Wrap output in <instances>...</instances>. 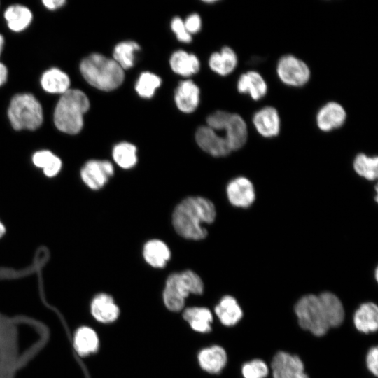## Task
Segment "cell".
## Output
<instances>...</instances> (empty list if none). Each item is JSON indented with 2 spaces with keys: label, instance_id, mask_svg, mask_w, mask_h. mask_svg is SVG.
Here are the masks:
<instances>
[{
  "label": "cell",
  "instance_id": "cell-1",
  "mask_svg": "<svg viewBox=\"0 0 378 378\" xmlns=\"http://www.w3.org/2000/svg\"><path fill=\"white\" fill-rule=\"evenodd\" d=\"M214 204L202 197H189L175 208L172 223L176 232L184 238L200 240L206 237L204 224L212 223L216 218Z\"/></svg>",
  "mask_w": 378,
  "mask_h": 378
},
{
  "label": "cell",
  "instance_id": "cell-2",
  "mask_svg": "<svg viewBox=\"0 0 378 378\" xmlns=\"http://www.w3.org/2000/svg\"><path fill=\"white\" fill-rule=\"evenodd\" d=\"M90 108V101L85 92L69 89L59 99L54 111V123L62 132L79 133L84 124L83 116Z\"/></svg>",
  "mask_w": 378,
  "mask_h": 378
},
{
  "label": "cell",
  "instance_id": "cell-3",
  "mask_svg": "<svg viewBox=\"0 0 378 378\" xmlns=\"http://www.w3.org/2000/svg\"><path fill=\"white\" fill-rule=\"evenodd\" d=\"M80 71L90 85L103 91L118 88L125 78L124 70L113 59L99 53L84 58L80 64Z\"/></svg>",
  "mask_w": 378,
  "mask_h": 378
},
{
  "label": "cell",
  "instance_id": "cell-4",
  "mask_svg": "<svg viewBox=\"0 0 378 378\" xmlns=\"http://www.w3.org/2000/svg\"><path fill=\"white\" fill-rule=\"evenodd\" d=\"M204 284L195 272L186 270L172 274L167 279L162 300L165 307L172 312L181 311L186 299L190 294L201 295Z\"/></svg>",
  "mask_w": 378,
  "mask_h": 378
},
{
  "label": "cell",
  "instance_id": "cell-5",
  "mask_svg": "<svg viewBox=\"0 0 378 378\" xmlns=\"http://www.w3.org/2000/svg\"><path fill=\"white\" fill-rule=\"evenodd\" d=\"M7 113L11 126L18 131L36 130L43 121L42 106L30 93H20L13 96Z\"/></svg>",
  "mask_w": 378,
  "mask_h": 378
},
{
  "label": "cell",
  "instance_id": "cell-6",
  "mask_svg": "<svg viewBox=\"0 0 378 378\" xmlns=\"http://www.w3.org/2000/svg\"><path fill=\"white\" fill-rule=\"evenodd\" d=\"M294 312L300 328L316 337L324 336L330 329L316 295L301 297L294 306Z\"/></svg>",
  "mask_w": 378,
  "mask_h": 378
},
{
  "label": "cell",
  "instance_id": "cell-7",
  "mask_svg": "<svg viewBox=\"0 0 378 378\" xmlns=\"http://www.w3.org/2000/svg\"><path fill=\"white\" fill-rule=\"evenodd\" d=\"M207 126L215 131H225V138L232 151L239 149L246 142L247 126L244 119L237 113L218 111L208 116Z\"/></svg>",
  "mask_w": 378,
  "mask_h": 378
},
{
  "label": "cell",
  "instance_id": "cell-8",
  "mask_svg": "<svg viewBox=\"0 0 378 378\" xmlns=\"http://www.w3.org/2000/svg\"><path fill=\"white\" fill-rule=\"evenodd\" d=\"M276 73L282 83L291 87L304 85L311 74L304 62L291 55L281 57L277 63Z\"/></svg>",
  "mask_w": 378,
  "mask_h": 378
},
{
  "label": "cell",
  "instance_id": "cell-9",
  "mask_svg": "<svg viewBox=\"0 0 378 378\" xmlns=\"http://www.w3.org/2000/svg\"><path fill=\"white\" fill-rule=\"evenodd\" d=\"M270 368L272 378H309L301 358L287 351L276 352Z\"/></svg>",
  "mask_w": 378,
  "mask_h": 378
},
{
  "label": "cell",
  "instance_id": "cell-10",
  "mask_svg": "<svg viewBox=\"0 0 378 378\" xmlns=\"http://www.w3.org/2000/svg\"><path fill=\"white\" fill-rule=\"evenodd\" d=\"M114 174L112 163L108 160H90L82 167L80 176L89 188L98 190L103 188Z\"/></svg>",
  "mask_w": 378,
  "mask_h": 378
},
{
  "label": "cell",
  "instance_id": "cell-11",
  "mask_svg": "<svg viewBox=\"0 0 378 378\" xmlns=\"http://www.w3.org/2000/svg\"><path fill=\"white\" fill-rule=\"evenodd\" d=\"M195 139L203 150L215 157L225 156L232 151L227 140L208 126L197 129Z\"/></svg>",
  "mask_w": 378,
  "mask_h": 378
},
{
  "label": "cell",
  "instance_id": "cell-12",
  "mask_svg": "<svg viewBox=\"0 0 378 378\" xmlns=\"http://www.w3.org/2000/svg\"><path fill=\"white\" fill-rule=\"evenodd\" d=\"M346 118L343 106L337 102H330L323 105L316 115L318 127L323 132H330L342 127Z\"/></svg>",
  "mask_w": 378,
  "mask_h": 378
},
{
  "label": "cell",
  "instance_id": "cell-13",
  "mask_svg": "<svg viewBox=\"0 0 378 378\" xmlns=\"http://www.w3.org/2000/svg\"><path fill=\"white\" fill-rule=\"evenodd\" d=\"M227 195L230 202L237 207H248L255 198L254 187L245 177L231 181L227 187Z\"/></svg>",
  "mask_w": 378,
  "mask_h": 378
},
{
  "label": "cell",
  "instance_id": "cell-14",
  "mask_svg": "<svg viewBox=\"0 0 378 378\" xmlns=\"http://www.w3.org/2000/svg\"><path fill=\"white\" fill-rule=\"evenodd\" d=\"M253 124L258 132L264 137L277 136L280 131L279 113L272 106H265L254 113Z\"/></svg>",
  "mask_w": 378,
  "mask_h": 378
},
{
  "label": "cell",
  "instance_id": "cell-15",
  "mask_svg": "<svg viewBox=\"0 0 378 378\" xmlns=\"http://www.w3.org/2000/svg\"><path fill=\"white\" fill-rule=\"evenodd\" d=\"M200 368L209 374H218L226 366L227 354L223 347L213 345L202 349L197 356Z\"/></svg>",
  "mask_w": 378,
  "mask_h": 378
},
{
  "label": "cell",
  "instance_id": "cell-16",
  "mask_svg": "<svg viewBox=\"0 0 378 378\" xmlns=\"http://www.w3.org/2000/svg\"><path fill=\"white\" fill-rule=\"evenodd\" d=\"M92 316L102 323H111L120 315L119 307L113 298L106 293H99L92 300L90 305Z\"/></svg>",
  "mask_w": 378,
  "mask_h": 378
},
{
  "label": "cell",
  "instance_id": "cell-17",
  "mask_svg": "<svg viewBox=\"0 0 378 378\" xmlns=\"http://www.w3.org/2000/svg\"><path fill=\"white\" fill-rule=\"evenodd\" d=\"M353 323L355 328L363 334H370L378 329V307L373 302L362 303L354 312Z\"/></svg>",
  "mask_w": 378,
  "mask_h": 378
},
{
  "label": "cell",
  "instance_id": "cell-18",
  "mask_svg": "<svg viewBox=\"0 0 378 378\" xmlns=\"http://www.w3.org/2000/svg\"><path fill=\"white\" fill-rule=\"evenodd\" d=\"M174 99L178 109L184 113L193 112L200 101V89L190 80L181 82L176 90Z\"/></svg>",
  "mask_w": 378,
  "mask_h": 378
},
{
  "label": "cell",
  "instance_id": "cell-19",
  "mask_svg": "<svg viewBox=\"0 0 378 378\" xmlns=\"http://www.w3.org/2000/svg\"><path fill=\"white\" fill-rule=\"evenodd\" d=\"M214 312L219 321L227 327L237 325L244 315L237 300L231 295L223 296L215 307Z\"/></svg>",
  "mask_w": 378,
  "mask_h": 378
},
{
  "label": "cell",
  "instance_id": "cell-20",
  "mask_svg": "<svg viewBox=\"0 0 378 378\" xmlns=\"http://www.w3.org/2000/svg\"><path fill=\"white\" fill-rule=\"evenodd\" d=\"M318 296L330 328L341 326L345 318V310L339 297L328 291L321 293Z\"/></svg>",
  "mask_w": 378,
  "mask_h": 378
},
{
  "label": "cell",
  "instance_id": "cell-21",
  "mask_svg": "<svg viewBox=\"0 0 378 378\" xmlns=\"http://www.w3.org/2000/svg\"><path fill=\"white\" fill-rule=\"evenodd\" d=\"M237 90L240 93L248 94L253 100H259L266 95L267 85L259 73L249 71L240 76Z\"/></svg>",
  "mask_w": 378,
  "mask_h": 378
},
{
  "label": "cell",
  "instance_id": "cell-22",
  "mask_svg": "<svg viewBox=\"0 0 378 378\" xmlns=\"http://www.w3.org/2000/svg\"><path fill=\"white\" fill-rule=\"evenodd\" d=\"M40 83L46 92L62 94L70 89L71 80L64 71L52 67L43 72Z\"/></svg>",
  "mask_w": 378,
  "mask_h": 378
},
{
  "label": "cell",
  "instance_id": "cell-23",
  "mask_svg": "<svg viewBox=\"0 0 378 378\" xmlns=\"http://www.w3.org/2000/svg\"><path fill=\"white\" fill-rule=\"evenodd\" d=\"M183 319L190 327L200 333H207L211 330L214 316L206 307H192L184 309Z\"/></svg>",
  "mask_w": 378,
  "mask_h": 378
},
{
  "label": "cell",
  "instance_id": "cell-24",
  "mask_svg": "<svg viewBox=\"0 0 378 378\" xmlns=\"http://www.w3.org/2000/svg\"><path fill=\"white\" fill-rule=\"evenodd\" d=\"M4 16L8 28L15 32H20L27 29L33 19L31 10L20 4L8 6L5 10Z\"/></svg>",
  "mask_w": 378,
  "mask_h": 378
},
{
  "label": "cell",
  "instance_id": "cell-25",
  "mask_svg": "<svg viewBox=\"0 0 378 378\" xmlns=\"http://www.w3.org/2000/svg\"><path fill=\"white\" fill-rule=\"evenodd\" d=\"M143 255L148 264L153 267L162 268L170 259L171 252L164 242L153 239L144 245Z\"/></svg>",
  "mask_w": 378,
  "mask_h": 378
},
{
  "label": "cell",
  "instance_id": "cell-26",
  "mask_svg": "<svg viewBox=\"0 0 378 378\" xmlns=\"http://www.w3.org/2000/svg\"><path fill=\"white\" fill-rule=\"evenodd\" d=\"M237 57L234 51L227 47H223L220 52L212 54L209 60L210 68L220 76H227L232 73L237 65Z\"/></svg>",
  "mask_w": 378,
  "mask_h": 378
},
{
  "label": "cell",
  "instance_id": "cell-27",
  "mask_svg": "<svg viewBox=\"0 0 378 378\" xmlns=\"http://www.w3.org/2000/svg\"><path fill=\"white\" fill-rule=\"evenodd\" d=\"M99 341L97 332L90 327L79 328L74 335V345L80 356L95 353L99 348Z\"/></svg>",
  "mask_w": 378,
  "mask_h": 378
},
{
  "label": "cell",
  "instance_id": "cell-28",
  "mask_svg": "<svg viewBox=\"0 0 378 378\" xmlns=\"http://www.w3.org/2000/svg\"><path fill=\"white\" fill-rule=\"evenodd\" d=\"M172 69L177 74L190 76L196 74L200 69V61L193 54L184 50L174 52L170 58Z\"/></svg>",
  "mask_w": 378,
  "mask_h": 378
},
{
  "label": "cell",
  "instance_id": "cell-29",
  "mask_svg": "<svg viewBox=\"0 0 378 378\" xmlns=\"http://www.w3.org/2000/svg\"><path fill=\"white\" fill-rule=\"evenodd\" d=\"M140 49L138 43L128 41L118 43L113 50V59L124 70L134 66L135 52Z\"/></svg>",
  "mask_w": 378,
  "mask_h": 378
},
{
  "label": "cell",
  "instance_id": "cell-30",
  "mask_svg": "<svg viewBox=\"0 0 378 378\" xmlns=\"http://www.w3.org/2000/svg\"><path fill=\"white\" fill-rule=\"evenodd\" d=\"M112 155L115 163L123 169H130L137 162L136 148L128 142H121L114 146Z\"/></svg>",
  "mask_w": 378,
  "mask_h": 378
},
{
  "label": "cell",
  "instance_id": "cell-31",
  "mask_svg": "<svg viewBox=\"0 0 378 378\" xmlns=\"http://www.w3.org/2000/svg\"><path fill=\"white\" fill-rule=\"evenodd\" d=\"M354 168L356 172L368 180H374L378 175V159L360 153L355 158Z\"/></svg>",
  "mask_w": 378,
  "mask_h": 378
},
{
  "label": "cell",
  "instance_id": "cell-32",
  "mask_svg": "<svg viewBox=\"0 0 378 378\" xmlns=\"http://www.w3.org/2000/svg\"><path fill=\"white\" fill-rule=\"evenodd\" d=\"M160 85L161 79L159 76L150 72H144L136 83L135 90L140 97L148 99L153 96Z\"/></svg>",
  "mask_w": 378,
  "mask_h": 378
},
{
  "label": "cell",
  "instance_id": "cell-33",
  "mask_svg": "<svg viewBox=\"0 0 378 378\" xmlns=\"http://www.w3.org/2000/svg\"><path fill=\"white\" fill-rule=\"evenodd\" d=\"M270 370L263 360L254 358L242 365L241 372L244 378H266L270 374Z\"/></svg>",
  "mask_w": 378,
  "mask_h": 378
},
{
  "label": "cell",
  "instance_id": "cell-34",
  "mask_svg": "<svg viewBox=\"0 0 378 378\" xmlns=\"http://www.w3.org/2000/svg\"><path fill=\"white\" fill-rule=\"evenodd\" d=\"M171 27L177 38L183 43H190L192 41L191 35L186 30L183 21L178 17L173 18Z\"/></svg>",
  "mask_w": 378,
  "mask_h": 378
},
{
  "label": "cell",
  "instance_id": "cell-35",
  "mask_svg": "<svg viewBox=\"0 0 378 378\" xmlns=\"http://www.w3.org/2000/svg\"><path fill=\"white\" fill-rule=\"evenodd\" d=\"M55 154L49 150L36 151L31 157L33 164L41 169L45 168L54 158Z\"/></svg>",
  "mask_w": 378,
  "mask_h": 378
},
{
  "label": "cell",
  "instance_id": "cell-36",
  "mask_svg": "<svg viewBox=\"0 0 378 378\" xmlns=\"http://www.w3.org/2000/svg\"><path fill=\"white\" fill-rule=\"evenodd\" d=\"M365 364L368 371L374 376L378 374V348L372 346L367 352Z\"/></svg>",
  "mask_w": 378,
  "mask_h": 378
},
{
  "label": "cell",
  "instance_id": "cell-37",
  "mask_svg": "<svg viewBox=\"0 0 378 378\" xmlns=\"http://www.w3.org/2000/svg\"><path fill=\"white\" fill-rule=\"evenodd\" d=\"M62 168V161L59 156L55 155L52 161L42 171L46 177L53 178L59 174Z\"/></svg>",
  "mask_w": 378,
  "mask_h": 378
},
{
  "label": "cell",
  "instance_id": "cell-38",
  "mask_svg": "<svg viewBox=\"0 0 378 378\" xmlns=\"http://www.w3.org/2000/svg\"><path fill=\"white\" fill-rule=\"evenodd\" d=\"M201 22L200 17L196 13L191 14L183 22L186 30L190 35L196 34L200 30Z\"/></svg>",
  "mask_w": 378,
  "mask_h": 378
},
{
  "label": "cell",
  "instance_id": "cell-39",
  "mask_svg": "<svg viewBox=\"0 0 378 378\" xmlns=\"http://www.w3.org/2000/svg\"><path fill=\"white\" fill-rule=\"evenodd\" d=\"M43 6L50 10H57L66 4L65 0H43L42 1Z\"/></svg>",
  "mask_w": 378,
  "mask_h": 378
},
{
  "label": "cell",
  "instance_id": "cell-40",
  "mask_svg": "<svg viewBox=\"0 0 378 378\" xmlns=\"http://www.w3.org/2000/svg\"><path fill=\"white\" fill-rule=\"evenodd\" d=\"M8 74V72L6 66L0 62V87L7 81Z\"/></svg>",
  "mask_w": 378,
  "mask_h": 378
},
{
  "label": "cell",
  "instance_id": "cell-41",
  "mask_svg": "<svg viewBox=\"0 0 378 378\" xmlns=\"http://www.w3.org/2000/svg\"><path fill=\"white\" fill-rule=\"evenodd\" d=\"M6 232V227L4 223L0 219V239H1Z\"/></svg>",
  "mask_w": 378,
  "mask_h": 378
},
{
  "label": "cell",
  "instance_id": "cell-42",
  "mask_svg": "<svg viewBox=\"0 0 378 378\" xmlns=\"http://www.w3.org/2000/svg\"><path fill=\"white\" fill-rule=\"evenodd\" d=\"M4 44V36L0 34V55L2 51Z\"/></svg>",
  "mask_w": 378,
  "mask_h": 378
}]
</instances>
